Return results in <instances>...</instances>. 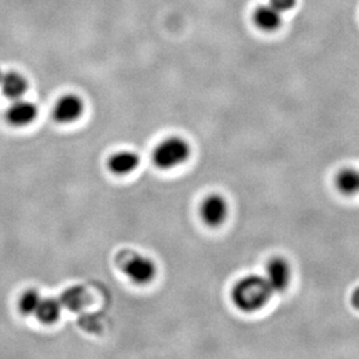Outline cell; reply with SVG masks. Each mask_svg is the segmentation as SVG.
<instances>
[{"mask_svg": "<svg viewBox=\"0 0 359 359\" xmlns=\"http://www.w3.org/2000/svg\"><path fill=\"white\" fill-rule=\"evenodd\" d=\"M61 312V302H58L56 299L43 298L39 305L35 316L43 325H53L60 319Z\"/></svg>", "mask_w": 359, "mask_h": 359, "instance_id": "12", "label": "cell"}, {"mask_svg": "<svg viewBox=\"0 0 359 359\" xmlns=\"http://www.w3.org/2000/svg\"><path fill=\"white\" fill-rule=\"evenodd\" d=\"M140 165V156L133 151H119L114 154L109 160V169L111 172L119 176L129 175L135 171Z\"/></svg>", "mask_w": 359, "mask_h": 359, "instance_id": "10", "label": "cell"}, {"mask_svg": "<svg viewBox=\"0 0 359 359\" xmlns=\"http://www.w3.org/2000/svg\"><path fill=\"white\" fill-rule=\"evenodd\" d=\"M269 4L283 13L285 11L292 10L295 6L297 0H270Z\"/></svg>", "mask_w": 359, "mask_h": 359, "instance_id": "15", "label": "cell"}, {"mask_svg": "<svg viewBox=\"0 0 359 359\" xmlns=\"http://www.w3.org/2000/svg\"><path fill=\"white\" fill-rule=\"evenodd\" d=\"M265 279L270 285L272 292H284L291 280V268L287 262L283 258H273L269 262Z\"/></svg>", "mask_w": 359, "mask_h": 359, "instance_id": "7", "label": "cell"}, {"mask_svg": "<svg viewBox=\"0 0 359 359\" xmlns=\"http://www.w3.org/2000/svg\"><path fill=\"white\" fill-rule=\"evenodd\" d=\"M3 72H1V70H0V81H1V79H3Z\"/></svg>", "mask_w": 359, "mask_h": 359, "instance_id": "17", "label": "cell"}, {"mask_svg": "<svg viewBox=\"0 0 359 359\" xmlns=\"http://www.w3.org/2000/svg\"><path fill=\"white\" fill-rule=\"evenodd\" d=\"M120 268L127 278L137 285L149 284L156 276V265L150 258L140 254L127 252L120 257Z\"/></svg>", "mask_w": 359, "mask_h": 359, "instance_id": "3", "label": "cell"}, {"mask_svg": "<svg viewBox=\"0 0 359 359\" xmlns=\"http://www.w3.org/2000/svg\"><path fill=\"white\" fill-rule=\"evenodd\" d=\"M191 155L190 144L182 137H169L155 148L154 164L162 170H170L182 165Z\"/></svg>", "mask_w": 359, "mask_h": 359, "instance_id": "2", "label": "cell"}, {"mask_svg": "<svg viewBox=\"0 0 359 359\" xmlns=\"http://www.w3.org/2000/svg\"><path fill=\"white\" fill-rule=\"evenodd\" d=\"M351 304H353L355 309L359 311V287L356 288V290L353 291V295H351Z\"/></svg>", "mask_w": 359, "mask_h": 359, "instance_id": "16", "label": "cell"}, {"mask_svg": "<svg viewBox=\"0 0 359 359\" xmlns=\"http://www.w3.org/2000/svg\"><path fill=\"white\" fill-rule=\"evenodd\" d=\"M200 214L203 222L210 227H217L224 224L228 217V203L222 196L212 194L203 200Z\"/></svg>", "mask_w": 359, "mask_h": 359, "instance_id": "4", "label": "cell"}, {"mask_svg": "<svg viewBox=\"0 0 359 359\" xmlns=\"http://www.w3.org/2000/svg\"><path fill=\"white\" fill-rule=\"evenodd\" d=\"M84 102L76 95H65L55 104L53 116L60 123H72L83 116Z\"/></svg>", "mask_w": 359, "mask_h": 359, "instance_id": "5", "label": "cell"}, {"mask_svg": "<svg viewBox=\"0 0 359 359\" xmlns=\"http://www.w3.org/2000/svg\"><path fill=\"white\" fill-rule=\"evenodd\" d=\"M38 106L26 99L13 100L6 111V120L14 127H26L31 125L38 116Z\"/></svg>", "mask_w": 359, "mask_h": 359, "instance_id": "6", "label": "cell"}, {"mask_svg": "<svg viewBox=\"0 0 359 359\" xmlns=\"http://www.w3.org/2000/svg\"><path fill=\"white\" fill-rule=\"evenodd\" d=\"M42 299L43 298L41 297L40 293L35 290L25 292L19 302V309H20L21 313L25 316H35Z\"/></svg>", "mask_w": 359, "mask_h": 359, "instance_id": "14", "label": "cell"}, {"mask_svg": "<svg viewBox=\"0 0 359 359\" xmlns=\"http://www.w3.org/2000/svg\"><path fill=\"white\" fill-rule=\"evenodd\" d=\"M336 187L339 192L346 196H356L359 194V170L346 168L339 171L336 177Z\"/></svg>", "mask_w": 359, "mask_h": 359, "instance_id": "11", "label": "cell"}, {"mask_svg": "<svg viewBox=\"0 0 359 359\" xmlns=\"http://www.w3.org/2000/svg\"><path fill=\"white\" fill-rule=\"evenodd\" d=\"M254 20L262 31L273 32L280 27L283 17L280 11L268 4L257 7V10L255 11Z\"/></svg>", "mask_w": 359, "mask_h": 359, "instance_id": "9", "label": "cell"}, {"mask_svg": "<svg viewBox=\"0 0 359 359\" xmlns=\"http://www.w3.org/2000/svg\"><path fill=\"white\" fill-rule=\"evenodd\" d=\"M0 88L3 95L10 100L24 98L28 90V81L19 72H10L4 74L0 81Z\"/></svg>", "mask_w": 359, "mask_h": 359, "instance_id": "8", "label": "cell"}, {"mask_svg": "<svg viewBox=\"0 0 359 359\" xmlns=\"http://www.w3.org/2000/svg\"><path fill=\"white\" fill-rule=\"evenodd\" d=\"M272 293L273 292L265 277L252 275L238 281L231 295L238 309L252 313L263 309L271 298Z\"/></svg>", "mask_w": 359, "mask_h": 359, "instance_id": "1", "label": "cell"}, {"mask_svg": "<svg viewBox=\"0 0 359 359\" xmlns=\"http://www.w3.org/2000/svg\"><path fill=\"white\" fill-rule=\"evenodd\" d=\"M86 300H88V297L83 288L72 287L62 295L61 304L67 309L77 311V309H81L84 304H86Z\"/></svg>", "mask_w": 359, "mask_h": 359, "instance_id": "13", "label": "cell"}]
</instances>
